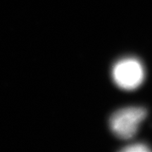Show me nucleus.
<instances>
[{"mask_svg":"<svg viewBox=\"0 0 152 152\" xmlns=\"http://www.w3.org/2000/svg\"><path fill=\"white\" fill-rule=\"evenodd\" d=\"M113 81L120 88L133 90L142 84L144 78V69L137 58H125L113 66L112 71Z\"/></svg>","mask_w":152,"mask_h":152,"instance_id":"2","label":"nucleus"},{"mask_svg":"<svg viewBox=\"0 0 152 152\" xmlns=\"http://www.w3.org/2000/svg\"><path fill=\"white\" fill-rule=\"evenodd\" d=\"M122 151L125 152H149L151 151V149L146 144L137 143L128 146L127 147L123 149Z\"/></svg>","mask_w":152,"mask_h":152,"instance_id":"3","label":"nucleus"},{"mask_svg":"<svg viewBox=\"0 0 152 152\" xmlns=\"http://www.w3.org/2000/svg\"><path fill=\"white\" fill-rule=\"evenodd\" d=\"M147 115L142 107H128L115 112L110 118V128L118 137L129 140L137 132L140 123Z\"/></svg>","mask_w":152,"mask_h":152,"instance_id":"1","label":"nucleus"}]
</instances>
